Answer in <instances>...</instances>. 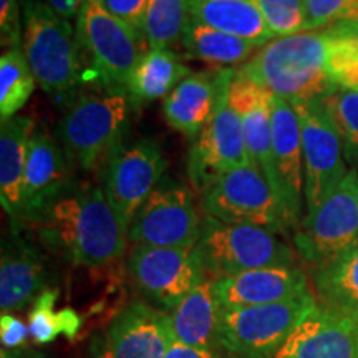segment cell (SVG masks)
Here are the masks:
<instances>
[{"label":"cell","instance_id":"40","mask_svg":"<svg viewBox=\"0 0 358 358\" xmlns=\"http://www.w3.org/2000/svg\"><path fill=\"white\" fill-rule=\"evenodd\" d=\"M62 315V334L69 340H73L77 337L80 330H82V317L78 315L73 308L65 307L60 310Z\"/></svg>","mask_w":358,"mask_h":358},{"label":"cell","instance_id":"15","mask_svg":"<svg viewBox=\"0 0 358 358\" xmlns=\"http://www.w3.org/2000/svg\"><path fill=\"white\" fill-rule=\"evenodd\" d=\"M268 182L297 229L306 204L301 122L292 103L275 95L272 110V161Z\"/></svg>","mask_w":358,"mask_h":358},{"label":"cell","instance_id":"27","mask_svg":"<svg viewBox=\"0 0 358 358\" xmlns=\"http://www.w3.org/2000/svg\"><path fill=\"white\" fill-rule=\"evenodd\" d=\"M313 295L320 307L358 322V249L312 271Z\"/></svg>","mask_w":358,"mask_h":358},{"label":"cell","instance_id":"3","mask_svg":"<svg viewBox=\"0 0 358 358\" xmlns=\"http://www.w3.org/2000/svg\"><path fill=\"white\" fill-rule=\"evenodd\" d=\"M20 8L22 52L38 87L65 108L87 83L77 30L43 0H20Z\"/></svg>","mask_w":358,"mask_h":358},{"label":"cell","instance_id":"23","mask_svg":"<svg viewBox=\"0 0 358 358\" xmlns=\"http://www.w3.org/2000/svg\"><path fill=\"white\" fill-rule=\"evenodd\" d=\"M34 129V120L22 115L2 122L0 128V203L12 231H20L27 151Z\"/></svg>","mask_w":358,"mask_h":358},{"label":"cell","instance_id":"13","mask_svg":"<svg viewBox=\"0 0 358 358\" xmlns=\"http://www.w3.org/2000/svg\"><path fill=\"white\" fill-rule=\"evenodd\" d=\"M302 131L306 213L313 211L329 198L350 171L337 127L324 100L294 103Z\"/></svg>","mask_w":358,"mask_h":358},{"label":"cell","instance_id":"8","mask_svg":"<svg viewBox=\"0 0 358 358\" xmlns=\"http://www.w3.org/2000/svg\"><path fill=\"white\" fill-rule=\"evenodd\" d=\"M292 241L295 252L312 271L358 249V171L350 169L324 203L303 214Z\"/></svg>","mask_w":358,"mask_h":358},{"label":"cell","instance_id":"41","mask_svg":"<svg viewBox=\"0 0 358 358\" xmlns=\"http://www.w3.org/2000/svg\"><path fill=\"white\" fill-rule=\"evenodd\" d=\"M52 10H55L58 15L64 19L73 20L77 19L80 8H82L85 0H43Z\"/></svg>","mask_w":358,"mask_h":358},{"label":"cell","instance_id":"43","mask_svg":"<svg viewBox=\"0 0 358 358\" xmlns=\"http://www.w3.org/2000/svg\"><path fill=\"white\" fill-rule=\"evenodd\" d=\"M95 358H100V357H96V355H95Z\"/></svg>","mask_w":358,"mask_h":358},{"label":"cell","instance_id":"2","mask_svg":"<svg viewBox=\"0 0 358 358\" xmlns=\"http://www.w3.org/2000/svg\"><path fill=\"white\" fill-rule=\"evenodd\" d=\"M236 73L292 105L320 101L337 88L327 71L324 30L272 38L257 48Z\"/></svg>","mask_w":358,"mask_h":358},{"label":"cell","instance_id":"22","mask_svg":"<svg viewBox=\"0 0 358 358\" xmlns=\"http://www.w3.org/2000/svg\"><path fill=\"white\" fill-rule=\"evenodd\" d=\"M229 101L243 123L250 163L271 178L272 110L274 95L261 85L236 73L229 87Z\"/></svg>","mask_w":358,"mask_h":358},{"label":"cell","instance_id":"7","mask_svg":"<svg viewBox=\"0 0 358 358\" xmlns=\"http://www.w3.org/2000/svg\"><path fill=\"white\" fill-rule=\"evenodd\" d=\"M317 307L313 292L267 306L221 308L217 355L274 358L289 335Z\"/></svg>","mask_w":358,"mask_h":358},{"label":"cell","instance_id":"37","mask_svg":"<svg viewBox=\"0 0 358 358\" xmlns=\"http://www.w3.org/2000/svg\"><path fill=\"white\" fill-rule=\"evenodd\" d=\"M30 337L29 325L17 319L12 312H2L0 315V340L6 350H19L24 348L27 338Z\"/></svg>","mask_w":358,"mask_h":358},{"label":"cell","instance_id":"32","mask_svg":"<svg viewBox=\"0 0 358 358\" xmlns=\"http://www.w3.org/2000/svg\"><path fill=\"white\" fill-rule=\"evenodd\" d=\"M324 105L337 127L348 168L358 171V92L337 87Z\"/></svg>","mask_w":358,"mask_h":358},{"label":"cell","instance_id":"34","mask_svg":"<svg viewBox=\"0 0 358 358\" xmlns=\"http://www.w3.org/2000/svg\"><path fill=\"white\" fill-rule=\"evenodd\" d=\"M58 290L47 289L40 294L34 302L32 310L29 313V332L30 338L37 345H48L62 334V315L55 310Z\"/></svg>","mask_w":358,"mask_h":358},{"label":"cell","instance_id":"24","mask_svg":"<svg viewBox=\"0 0 358 358\" xmlns=\"http://www.w3.org/2000/svg\"><path fill=\"white\" fill-rule=\"evenodd\" d=\"M219 317L221 306L214 279L206 277L171 312L174 338L185 345L217 352Z\"/></svg>","mask_w":358,"mask_h":358},{"label":"cell","instance_id":"18","mask_svg":"<svg viewBox=\"0 0 358 358\" xmlns=\"http://www.w3.org/2000/svg\"><path fill=\"white\" fill-rule=\"evenodd\" d=\"M236 70L213 69L186 77L163 101L166 123L185 136L196 140L208 127L229 92Z\"/></svg>","mask_w":358,"mask_h":358},{"label":"cell","instance_id":"6","mask_svg":"<svg viewBox=\"0 0 358 358\" xmlns=\"http://www.w3.org/2000/svg\"><path fill=\"white\" fill-rule=\"evenodd\" d=\"M206 275L222 279L262 267L299 266V254L275 232L245 224L222 222L203 217L198 241Z\"/></svg>","mask_w":358,"mask_h":358},{"label":"cell","instance_id":"4","mask_svg":"<svg viewBox=\"0 0 358 358\" xmlns=\"http://www.w3.org/2000/svg\"><path fill=\"white\" fill-rule=\"evenodd\" d=\"M133 105L127 92H83L58 120L55 136L77 171L92 173L103 166L120 143L124 141Z\"/></svg>","mask_w":358,"mask_h":358},{"label":"cell","instance_id":"9","mask_svg":"<svg viewBox=\"0 0 358 358\" xmlns=\"http://www.w3.org/2000/svg\"><path fill=\"white\" fill-rule=\"evenodd\" d=\"M201 209L222 222L262 227L279 236L295 231L274 187L252 163L224 174L201 192Z\"/></svg>","mask_w":358,"mask_h":358},{"label":"cell","instance_id":"14","mask_svg":"<svg viewBox=\"0 0 358 358\" xmlns=\"http://www.w3.org/2000/svg\"><path fill=\"white\" fill-rule=\"evenodd\" d=\"M249 163L243 123L227 92L208 127L192 140L187 155V178L203 192L224 174Z\"/></svg>","mask_w":358,"mask_h":358},{"label":"cell","instance_id":"20","mask_svg":"<svg viewBox=\"0 0 358 358\" xmlns=\"http://www.w3.org/2000/svg\"><path fill=\"white\" fill-rule=\"evenodd\" d=\"M214 289L221 308L267 306L312 292L310 280L301 266L262 267L214 279Z\"/></svg>","mask_w":358,"mask_h":358},{"label":"cell","instance_id":"35","mask_svg":"<svg viewBox=\"0 0 358 358\" xmlns=\"http://www.w3.org/2000/svg\"><path fill=\"white\" fill-rule=\"evenodd\" d=\"M306 32L358 24V0H306Z\"/></svg>","mask_w":358,"mask_h":358},{"label":"cell","instance_id":"16","mask_svg":"<svg viewBox=\"0 0 358 358\" xmlns=\"http://www.w3.org/2000/svg\"><path fill=\"white\" fill-rule=\"evenodd\" d=\"M176 342L171 313L145 301L123 307L106 330L100 358H164Z\"/></svg>","mask_w":358,"mask_h":358},{"label":"cell","instance_id":"1","mask_svg":"<svg viewBox=\"0 0 358 358\" xmlns=\"http://www.w3.org/2000/svg\"><path fill=\"white\" fill-rule=\"evenodd\" d=\"M25 231L71 266L100 268L123 257L128 232L100 185L77 181L47 206Z\"/></svg>","mask_w":358,"mask_h":358},{"label":"cell","instance_id":"12","mask_svg":"<svg viewBox=\"0 0 358 358\" xmlns=\"http://www.w3.org/2000/svg\"><path fill=\"white\" fill-rule=\"evenodd\" d=\"M201 227L203 217L189 187L163 178L129 224L128 241L151 248H196Z\"/></svg>","mask_w":358,"mask_h":358},{"label":"cell","instance_id":"21","mask_svg":"<svg viewBox=\"0 0 358 358\" xmlns=\"http://www.w3.org/2000/svg\"><path fill=\"white\" fill-rule=\"evenodd\" d=\"M274 358H358V322L317 303Z\"/></svg>","mask_w":358,"mask_h":358},{"label":"cell","instance_id":"11","mask_svg":"<svg viewBox=\"0 0 358 358\" xmlns=\"http://www.w3.org/2000/svg\"><path fill=\"white\" fill-rule=\"evenodd\" d=\"M128 274L146 302L169 313L208 277L196 248L151 245H134Z\"/></svg>","mask_w":358,"mask_h":358},{"label":"cell","instance_id":"25","mask_svg":"<svg viewBox=\"0 0 358 358\" xmlns=\"http://www.w3.org/2000/svg\"><path fill=\"white\" fill-rule=\"evenodd\" d=\"M191 73L189 66L173 48H148L127 85L133 108L138 110L148 103L166 98Z\"/></svg>","mask_w":358,"mask_h":358},{"label":"cell","instance_id":"39","mask_svg":"<svg viewBox=\"0 0 358 358\" xmlns=\"http://www.w3.org/2000/svg\"><path fill=\"white\" fill-rule=\"evenodd\" d=\"M164 358H219V355L217 352L203 350V348H196L185 345L181 342H174Z\"/></svg>","mask_w":358,"mask_h":358},{"label":"cell","instance_id":"28","mask_svg":"<svg viewBox=\"0 0 358 358\" xmlns=\"http://www.w3.org/2000/svg\"><path fill=\"white\" fill-rule=\"evenodd\" d=\"M181 45L187 57L217 65L219 69L244 65L259 48L248 40L201 24L192 17L187 19Z\"/></svg>","mask_w":358,"mask_h":358},{"label":"cell","instance_id":"36","mask_svg":"<svg viewBox=\"0 0 358 358\" xmlns=\"http://www.w3.org/2000/svg\"><path fill=\"white\" fill-rule=\"evenodd\" d=\"M0 43L6 50L22 48L20 0H0Z\"/></svg>","mask_w":358,"mask_h":358},{"label":"cell","instance_id":"33","mask_svg":"<svg viewBox=\"0 0 358 358\" xmlns=\"http://www.w3.org/2000/svg\"><path fill=\"white\" fill-rule=\"evenodd\" d=\"M275 37L306 32V0H250Z\"/></svg>","mask_w":358,"mask_h":358},{"label":"cell","instance_id":"10","mask_svg":"<svg viewBox=\"0 0 358 358\" xmlns=\"http://www.w3.org/2000/svg\"><path fill=\"white\" fill-rule=\"evenodd\" d=\"M166 166L161 146L148 138L120 143L103 163L100 186L127 232L141 206L163 181Z\"/></svg>","mask_w":358,"mask_h":358},{"label":"cell","instance_id":"5","mask_svg":"<svg viewBox=\"0 0 358 358\" xmlns=\"http://www.w3.org/2000/svg\"><path fill=\"white\" fill-rule=\"evenodd\" d=\"M85 82L100 90L127 92L143 53L148 50L140 30L113 15L101 0H85L75 19Z\"/></svg>","mask_w":358,"mask_h":358},{"label":"cell","instance_id":"30","mask_svg":"<svg viewBox=\"0 0 358 358\" xmlns=\"http://www.w3.org/2000/svg\"><path fill=\"white\" fill-rule=\"evenodd\" d=\"M327 40V71L340 88L358 92V24L324 29Z\"/></svg>","mask_w":358,"mask_h":358},{"label":"cell","instance_id":"38","mask_svg":"<svg viewBox=\"0 0 358 358\" xmlns=\"http://www.w3.org/2000/svg\"><path fill=\"white\" fill-rule=\"evenodd\" d=\"M101 2L113 15L141 32L143 19H145L146 6L150 0H101Z\"/></svg>","mask_w":358,"mask_h":358},{"label":"cell","instance_id":"17","mask_svg":"<svg viewBox=\"0 0 358 358\" xmlns=\"http://www.w3.org/2000/svg\"><path fill=\"white\" fill-rule=\"evenodd\" d=\"M75 171L55 134L42 127L35 128L27 151L20 231L78 181Z\"/></svg>","mask_w":358,"mask_h":358},{"label":"cell","instance_id":"19","mask_svg":"<svg viewBox=\"0 0 358 358\" xmlns=\"http://www.w3.org/2000/svg\"><path fill=\"white\" fill-rule=\"evenodd\" d=\"M25 231H12L2 239L0 257V308L2 312L20 310L37 301L47 290V256Z\"/></svg>","mask_w":358,"mask_h":358},{"label":"cell","instance_id":"29","mask_svg":"<svg viewBox=\"0 0 358 358\" xmlns=\"http://www.w3.org/2000/svg\"><path fill=\"white\" fill-rule=\"evenodd\" d=\"M37 80L22 48H10L0 57V120L6 122L24 108L35 92Z\"/></svg>","mask_w":358,"mask_h":358},{"label":"cell","instance_id":"42","mask_svg":"<svg viewBox=\"0 0 358 358\" xmlns=\"http://www.w3.org/2000/svg\"><path fill=\"white\" fill-rule=\"evenodd\" d=\"M2 358H52L42 352L32 350V348H19V350H6L2 348Z\"/></svg>","mask_w":358,"mask_h":358},{"label":"cell","instance_id":"26","mask_svg":"<svg viewBox=\"0 0 358 358\" xmlns=\"http://www.w3.org/2000/svg\"><path fill=\"white\" fill-rule=\"evenodd\" d=\"M187 8L189 17L201 24L248 40L259 48L275 38L250 0H187Z\"/></svg>","mask_w":358,"mask_h":358},{"label":"cell","instance_id":"31","mask_svg":"<svg viewBox=\"0 0 358 358\" xmlns=\"http://www.w3.org/2000/svg\"><path fill=\"white\" fill-rule=\"evenodd\" d=\"M187 19V0H150L141 27L148 48H171L181 42Z\"/></svg>","mask_w":358,"mask_h":358}]
</instances>
